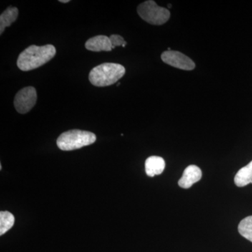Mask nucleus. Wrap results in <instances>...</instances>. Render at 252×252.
Returning <instances> with one entry per match:
<instances>
[{
  "label": "nucleus",
  "instance_id": "obj_5",
  "mask_svg": "<svg viewBox=\"0 0 252 252\" xmlns=\"http://www.w3.org/2000/svg\"><path fill=\"white\" fill-rule=\"evenodd\" d=\"M37 99L36 89L32 86L23 88L15 96L14 107L21 114H26L34 107Z\"/></svg>",
  "mask_w": 252,
  "mask_h": 252
},
{
  "label": "nucleus",
  "instance_id": "obj_3",
  "mask_svg": "<svg viewBox=\"0 0 252 252\" xmlns=\"http://www.w3.org/2000/svg\"><path fill=\"white\" fill-rule=\"evenodd\" d=\"M96 141V136L89 131L71 130L63 132L57 140L58 147L63 151H73L91 145Z\"/></svg>",
  "mask_w": 252,
  "mask_h": 252
},
{
  "label": "nucleus",
  "instance_id": "obj_14",
  "mask_svg": "<svg viewBox=\"0 0 252 252\" xmlns=\"http://www.w3.org/2000/svg\"><path fill=\"white\" fill-rule=\"evenodd\" d=\"M111 42H112V49H115L117 46H122L125 47L127 42L124 40V38L119 34H112L109 36Z\"/></svg>",
  "mask_w": 252,
  "mask_h": 252
},
{
  "label": "nucleus",
  "instance_id": "obj_11",
  "mask_svg": "<svg viewBox=\"0 0 252 252\" xmlns=\"http://www.w3.org/2000/svg\"><path fill=\"white\" fill-rule=\"evenodd\" d=\"M18 16V9L16 7L7 8L0 16V34H2L5 28L9 27L16 21Z\"/></svg>",
  "mask_w": 252,
  "mask_h": 252
},
{
  "label": "nucleus",
  "instance_id": "obj_12",
  "mask_svg": "<svg viewBox=\"0 0 252 252\" xmlns=\"http://www.w3.org/2000/svg\"><path fill=\"white\" fill-rule=\"evenodd\" d=\"M15 223V217L11 212H0V235H3L12 228Z\"/></svg>",
  "mask_w": 252,
  "mask_h": 252
},
{
  "label": "nucleus",
  "instance_id": "obj_10",
  "mask_svg": "<svg viewBox=\"0 0 252 252\" xmlns=\"http://www.w3.org/2000/svg\"><path fill=\"white\" fill-rule=\"evenodd\" d=\"M235 185L243 187L252 184V160L246 166L242 167L235 176Z\"/></svg>",
  "mask_w": 252,
  "mask_h": 252
},
{
  "label": "nucleus",
  "instance_id": "obj_6",
  "mask_svg": "<svg viewBox=\"0 0 252 252\" xmlns=\"http://www.w3.org/2000/svg\"><path fill=\"white\" fill-rule=\"evenodd\" d=\"M161 59L164 63L169 65L182 70H193L195 67V63L188 56L180 51L172 50L164 51L161 55Z\"/></svg>",
  "mask_w": 252,
  "mask_h": 252
},
{
  "label": "nucleus",
  "instance_id": "obj_4",
  "mask_svg": "<svg viewBox=\"0 0 252 252\" xmlns=\"http://www.w3.org/2000/svg\"><path fill=\"white\" fill-rule=\"evenodd\" d=\"M137 11L142 19L154 26H161L170 18V11L158 6L153 0H148L139 5Z\"/></svg>",
  "mask_w": 252,
  "mask_h": 252
},
{
  "label": "nucleus",
  "instance_id": "obj_9",
  "mask_svg": "<svg viewBox=\"0 0 252 252\" xmlns=\"http://www.w3.org/2000/svg\"><path fill=\"white\" fill-rule=\"evenodd\" d=\"M165 162L162 157L152 156L149 157L145 162V171L149 177L160 175L165 170Z\"/></svg>",
  "mask_w": 252,
  "mask_h": 252
},
{
  "label": "nucleus",
  "instance_id": "obj_2",
  "mask_svg": "<svg viewBox=\"0 0 252 252\" xmlns=\"http://www.w3.org/2000/svg\"><path fill=\"white\" fill-rule=\"evenodd\" d=\"M126 68L117 63H103L93 68L89 74V81L97 87L112 85L124 77Z\"/></svg>",
  "mask_w": 252,
  "mask_h": 252
},
{
  "label": "nucleus",
  "instance_id": "obj_15",
  "mask_svg": "<svg viewBox=\"0 0 252 252\" xmlns=\"http://www.w3.org/2000/svg\"><path fill=\"white\" fill-rule=\"evenodd\" d=\"M60 2H62V3H67V2H69V0H60Z\"/></svg>",
  "mask_w": 252,
  "mask_h": 252
},
{
  "label": "nucleus",
  "instance_id": "obj_7",
  "mask_svg": "<svg viewBox=\"0 0 252 252\" xmlns=\"http://www.w3.org/2000/svg\"><path fill=\"white\" fill-rule=\"evenodd\" d=\"M202 178V171L200 167L190 165L184 171L183 175L179 180L178 185L181 188L189 189Z\"/></svg>",
  "mask_w": 252,
  "mask_h": 252
},
{
  "label": "nucleus",
  "instance_id": "obj_1",
  "mask_svg": "<svg viewBox=\"0 0 252 252\" xmlns=\"http://www.w3.org/2000/svg\"><path fill=\"white\" fill-rule=\"evenodd\" d=\"M56 54V48L51 44L30 46L18 56V67L25 72L32 70L49 62Z\"/></svg>",
  "mask_w": 252,
  "mask_h": 252
},
{
  "label": "nucleus",
  "instance_id": "obj_8",
  "mask_svg": "<svg viewBox=\"0 0 252 252\" xmlns=\"http://www.w3.org/2000/svg\"><path fill=\"white\" fill-rule=\"evenodd\" d=\"M85 46L86 49L94 52L111 51L112 50L110 39L105 35H97L91 38L86 41Z\"/></svg>",
  "mask_w": 252,
  "mask_h": 252
},
{
  "label": "nucleus",
  "instance_id": "obj_13",
  "mask_svg": "<svg viewBox=\"0 0 252 252\" xmlns=\"http://www.w3.org/2000/svg\"><path fill=\"white\" fill-rule=\"evenodd\" d=\"M239 233L252 243V216L244 219L238 225Z\"/></svg>",
  "mask_w": 252,
  "mask_h": 252
}]
</instances>
